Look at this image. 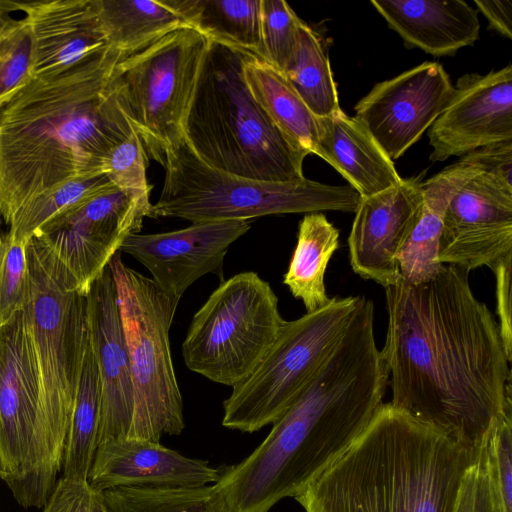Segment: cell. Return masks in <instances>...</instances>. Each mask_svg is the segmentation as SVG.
Returning a JSON list of instances; mask_svg holds the SVG:
<instances>
[{"mask_svg":"<svg viewBox=\"0 0 512 512\" xmlns=\"http://www.w3.org/2000/svg\"><path fill=\"white\" fill-rule=\"evenodd\" d=\"M444 265L431 280L385 288L388 326L381 350L391 404L477 451L512 397L499 325L469 283Z\"/></svg>","mask_w":512,"mask_h":512,"instance_id":"cell-1","label":"cell"},{"mask_svg":"<svg viewBox=\"0 0 512 512\" xmlns=\"http://www.w3.org/2000/svg\"><path fill=\"white\" fill-rule=\"evenodd\" d=\"M388 367L374 305L359 296L332 351L263 442L217 482L231 512H268L295 497L363 432L383 404Z\"/></svg>","mask_w":512,"mask_h":512,"instance_id":"cell-2","label":"cell"},{"mask_svg":"<svg viewBox=\"0 0 512 512\" xmlns=\"http://www.w3.org/2000/svg\"><path fill=\"white\" fill-rule=\"evenodd\" d=\"M125 56L107 46L61 73L33 77L0 107V214L7 226L43 194L104 173L109 152L134 132L110 86Z\"/></svg>","mask_w":512,"mask_h":512,"instance_id":"cell-3","label":"cell"},{"mask_svg":"<svg viewBox=\"0 0 512 512\" xmlns=\"http://www.w3.org/2000/svg\"><path fill=\"white\" fill-rule=\"evenodd\" d=\"M480 449L468 450L383 403L357 439L294 498L305 512H456L463 477Z\"/></svg>","mask_w":512,"mask_h":512,"instance_id":"cell-4","label":"cell"},{"mask_svg":"<svg viewBox=\"0 0 512 512\" xmlns=\"http://www.w3.org/2000/svg\"><path fill=\"white\" fill-rule=\"evenodd\" d=\"M28 291L23 307L38 372L40 414L20 485L24 508H42L62 469L88 334L86 295L37 237L27 242Z\"/></svg>","mask_w":512,"mask_h":512,"instance_id":"cell-5","label":"cell"},{"mask_svg":"<svg viewBox=\"0 0 512 512\" xmlns=\"http://www.w3.org/2000/svg\"><path fill=\"white\" fill-rule=\"evenodd\" d=\"M243 50L210 41L183 122V138L207 165L272 182L304 178L305 150L272 122L243 75Z\"/></svg>","mask_w":512,"mask_h":512,"instance_id":"cell-6","label":"cell"},{"mask_svg":"<svg viewBox=\"0 0 512 512\" xmlns=\"http://www.w3.org/2000/svg\"><path fill=\"white\" fill-rule=\"evenodd\" d=\"M165 179L152 218L191 223L321 211L355 212L361 196L350 185L335 186L302 178L290 182L250 179L203 162L182 138L162 164Z\"/></svg>","mask_w":512,"mask_h":512,"instance_id":"cell-7","label":"cell"},{"mask_svg":"<svg viewBox=\"0 0 512 512\" xmlns=\"http://www.w3.org/2000/svg\"><path fill=\"white\" fill-rule=\"evenodd\" d=\"M108 266L116 285L134 390L129 438L159 442L162 435H178L185 426L169 341L178 303L151 278L128 267L120 251Z\"/></svg>","mask_w":512,"mask_h":512,"instance_id":"cell-8","label":"cell"},{"mask_svg":"<svg viewBox=\"0 0 512 512\" xmlns=\"http://www.w3.org/2000/svg\"><path fill=\"white\" fill-rule=\"evenodd\" d=\"M210 40L191 26L179 27L115 66L110 86L139 136L146 156L161 165L183 138Z\"/></svg>","mask_w":512,"mask_h":512,"instance_id":"cell-9","label":"cell"},{"mask_svg":"<svg viewBox=\"0 0 512 512\" xmlns=\"http://www.w3.org/2000/svg\"><path fill=\"white\" fill-rule=\"evenodd\" d=\"M285 322L267 281L252 271L236 274L194 314L182 344L185 365L233 388L256 369Z\"/></svg>","mask_w":512,"mask_h":512,"instance_id":"cell-10","label":"cell"},{"mask_svg":"<svg viewBox=\"0 0 512 512\" xmlns=\"http://www.w3.org/2000/svg\"><path fill=\"white\" fill-rule=\"evenodd\" d=\"M358 299L333 297L325 306L286 321L256 369L223 402L222 425L252 433L277 420L340 340Z\"/></svg>","mask_w":512,"mask_h":512,"instance_id":"cell-11","label":"cell"},{"mask_svg":"<svg viewBox=\"0 0 512 512\" xmlns=\"http://www.w3.org/2000/svg\"><path fill=\"white\" fill-rule=\"evenodd\" d=\"M145 217H152V211L114 188L69 208L33 237L52 251L87 295L125 239L140 232Z\"/></svg>","mask_w":512,"mask_h":512,"instance_id":"cell-12","label":"cell"},{"mask_svg":"<svg viewBox=\"0 0 512 512\" xmlns=\"http://www.w3.org/2000/svg\"><path fill=\"white\" fill-rule=\"evenodd\" d=\"M453 92L444 67L424 62L374 85L355 105L354 117L394 162L432 126Z\"/></svg>","mask_w":512,"mask_h":512,"instance_id":"cell-13","label":"cell"},{"mask_svg":"<svg viewBox=\"0 0 512 512\" xmlns=\"http://www.w3.org/2000/svg\"><path fill=\"white\" fill-rule=\"evenodd\" d=\"M512 255V186L480 172L461 186L445 211L438 260L491 270Z\"/></svg>","mask_w":512,"mask_h":512,"instance_id":"cell-14","label":"cell"},{"mask_svg":"<svg viewBox=\"0 0 512 512\" xmlns=\"http://www.w3.org/2000/svg\"><path fill=\"white\" fill-rule=\"evenodd\" d=\"M40 414L38 372L24 311L0 327V478L14 495Z\"/></svg>","mask_w":512,"mask_h":512,"instance_id":"cell-15","label":"cell"},{"mask_svg":"<svg viewBox=\"0 0 512 512\" xmlns=\"http://www.w3.org/2000/svg\"><path fill=\"white\" fill-rule=\"evenodd\" d=\"M431 161L462 157L512 140V66L461 76L446 108L428 129Z\"/></svg>","mask_w":512,"mask_h":512,"instance_id":"cell-16","label":"cell"},{"mask_svg":"<svg viewBox=\"0 0 512 512\" xmlns=\"http://www.w3.org/2000/svg\"><path fill=\"white\" fill-rule=\"evenodd\" d=\"M251 228V220L192 223L164 233L132 234L120 252L144 265L151 279L174 302L196 280L219 273L229 247Z\"/></svg>","mask_w":512,"mask_h":512,"instance_id":"cell-17","label":"cell"},{"mask_svg":"<svg viewBox=\"0 0 512 512\" xmlns=\"http://www.w3.org/2000/svg\"><path fill=\"white\" fill-rule=\"evenodd\" d=\"M421 177L402 179L396 186L361 197L348 237L349 260L363 279L384 288L401 279L398 256L419 217Z\"/></svg>","mask_w":512,"mask_h":512,"instance_id":"cell-18","label":"cell"},{"mask_svg":"<svg viewBox=\"0 0 512 512\" xmlns=\"http://www.w3.org/2000/svg\"><path fill=\"white\" fill-rule=\"evenodd\" d=\"M86 309L101 387L98 446L110 439L129 438L134 410L130 361L109 266L90 287Z\"/></svg>","mask_w":512,"mask_h":512,"instance_id":"cell-19","label":"cell"},{"mask_svg":"<svg viewBox=\"0 0 512 512\" xmlns=\"http://www.w3.org/2000/svg\"><path fill=\"white\" fill-rule=\"evenodd\" d=\"M220 476L208 462L157 441L121 438L97 446L87 481L102 492L117 487H202L215 484Z\"/></svg>","mask_w":512,"mask_h":512,"instance_id":"cell-20","label":"cell"},{"mask_svg":"<svg viewBox=\"0 0 512 512\" xmlns=\"http://www.w3.org/2000/svg\"><path fill=\"white\" fill-rule=\"evenodd\" d=\"M30 31L33 77L61 73L108 46L96 0L13 2Z\"/></svg>","mask_w":512,"mask_h":512,"instance_id":"cell-21","label":"cell"},{"mask_svg":"<svg viewBox=\"0 0 512 512\" xmlns=\"http://www.w3.org/2000/svg\"><path fill=\"white\" fill-rule=\"evenodd\" d=\"M408 48L452 56L480 36L477 10L463 0L371 1Z\"/></svg>","mask_w":512,"mask_h":512,"instance_id":"cell-22","label":"cell"},{"mask_svg":"<svg viewBox=\"0 0 512 512\" xmlns=\"http://www.w3.org/2000/svg\"><path fill=\"white\" fill-rule=\"evenodd\" d=\"M322 159L337 170L361 197L396 186L402 180L394 162L364 126L339 109L320 118Z\"/></svg>","mask_w":512,"mask_h":512,"instance_id":"cell-23","label":"cell"},{"mask_svg":"<svg viewBox=\"0 0 512 512\" xmlns=\"http://www.w3.org/2000/svg\"><path fill=\"white\" fill-rule=\"evenodd\" d=\"M480 172L476 165L460 159L423 181L421 211L398 256L403 280L418 284L441 271L444 265L438 253L446 208L455 192Z\"/></svg>","mask_w":512,"mask_h":512,"instance_id":"cell-24","label":"cell"},{"mask_svg":"<svg viewBox=\"0 0 512 512\" xmlns=\"http://www.w3.org/2000/svg\"><path fill=\"white\" fill-rule=\"evenodd\" d=\"M243 75L254 99L272 122L308 154L322 158L321 126L284 73L264 58L243 50Z\"/></svg>","mask_w":512,"mask_h":512,"instance_id":"cell-25","label":"cell"},{"mask_svg":"<svg viewBox=\"0 0 512 512\" xmlns=\"http://www.w3.org/2000/svg\"><path fill=\"white\" fill-rule=\"evenodd\" d=\"M210 41L262 57L261 0H162Z\"/></svg>","mask_w":512,"mask_h":512,"instance_id":"cell-26","label":"cell"},{"mask_svg":"<svg viewBox=\"0 0 512 512\" xmlns=\"http://www.w3.org/2000/svg\"><path fill=\"white\" fill-rule=\"evenodd\" d=\"M339 247V230L321 213H308L299 223L297 243L283 283L306 312L325 306L328 297L324 284L325 271Z\"/></svg>","mask_w":512,"mask_h":512,"instance_id":"cell-27","label":"cell"},{"mask_svg":"<svg viewBox=\"0 0 512 512\" xmlns=\"http://www.w3.org/2000/svg\"><path fill=\"white\" fill-rule=\"evenodd\" d=\"M101 387L89 330L62 461V477L87 481L97 449Z\"/></svg>","mask_w":512,"mask_h":512,"instance_id":"cell-28","label":"cell"},{"mask_svg":"<svg viewBox=\"0 0 512 512\" xmlns=\"http://www.w3.org/2000/svg\"><path fill=\"white\" fill-rule=\"evenodd\" d=\"M96 3L108 46L126 56L187 25L162 0H96Z\"/></svg>","mask_w":512,"mask_h":512,"instance_id":"cell-29","label":"cell"},{"mask_svg":"<svg viewBox=\"0 0 512 512\" xmlns=\"http://www.w3.org/2000/svg\"><path fill=\"white\" fill-rule=\"evenodd\" d=\"M284 75L317 117L341 109L324 38L302 20L298 47Z\"/></svg>","mask_w":512,"mask_h":512,"instance_id":"cell-30","label":"cell"},{"mask_svg":"<svg viewBox=\"0 0 512 512\" xmlns=\"http://www.w3.org/2000/svg\"><path fill=\"white\" fill-rule=\"evenodd\" d=\"M102 512H228L214 484L202 487H117L100 492Z\"/></svg>","mask_w":512,"mask_h":512,"instance_id":"cell-31","label":"cell"},{"mask_svg":"<svg viewBox=\"0 0 512 512\" xmlns=\"http://www.w3.org/2000/svg\"><path fill=\"white\" fill-rule=\"evenodd\" d=\"M114 188L105 172L69 181L18 211L8 225L6 235L27 242L44 225L69 208Z\"/></svg>","mask_w":512,"mask_h":512,"instance_id":"cell-32","label":"cell"},{"mask_svg":"<svg viewBox=\"0 0 512 512\" xmlns=\"http://www.w3.org/2000/svg\"><path fill=\"white\" fill-rule=\"evenodd\" d=\"M13 6L0 1V107L33 78L29 27Z\"/></svg>","mask_w":512,"mask_h":512,"instance_id":"cell-33","label":"cell"},{"mask_svg":"<svg viewBox=\"0 0 512 512\" xmlns=\"http://www.w3.org/2000/svg\"><path fill=\"white\" fill-rule=\"evenodd\" d=\"M301 19L284 0H261L262 58L284 73L296 53Z\"/></svg>","mask_w":512,"mask_h":512,"instance_id":"cell-34","label":"cell"},{"mask_svg":"<svg viewBox=\"0 0 512 512\" xmlns=\"http://www.w3.org/2000/svg\"><path fill=\"white\" fill-rule=\"evenodd\" d=\"M147 159L143 144L134 131L109 152L104 170L117 189L152 211L153 204L150 202L152 187L146 175Z\"/></svg>","mask_w":512,"mask_h":512,"instance_id":"cell-35","label":"cell"},{"mask_svg":"<svg viewBox=\"0 0 512 512\" xmlns=\"http://www.w3.org/2000/svg\"><path fill=\"white\" fill-rule=\"evenodd\" d=\"M490 484L501 512H512V397L484 441Z\"/></svg>","mask_w":512,"mask_h":512,"instance_id":"cell-36","label":"cell"},{"mask_svg":"<svg viewBox=\"0 0 512 512\" xmlns=\"http://www.w3.org/2000/svg\"><path fill=\"white\" fill-rule=\"evenodd\" d=\"M27 242L4 235L0 254V327L12 321L26 302L29 278Z\"/></svg>","mask_w":512,"mask_h":512,"instance_id":"cell-37","label":"cell"},{"mask_svg":"<svg viewBox=\"0 0 512 512\" xmlns=\"http://www.w3.org/2000/svg\"><path fill=\"white\" fill-rule=\"evenodd\" d=\"M42 508V512H102L100 492L88 481L61 477Z\"/></svg>","mask_w":512,"mask_h":512,"instance_id":"cell-38","label":"cell"},{"mask_svg":"<svg viewBox=\"0 0 512 512\" xmlns=\"http://www.w3.org/2000/svg\"><path fill=\"white\" fill-rule=\"evenodd\" d=\"M492 271L496 278V310L499 318V331L508 359L512 356V308H511V279L512 255L500 261Z\"/></svg>","mask_w":512,"mask_h":512,"instance_id":"cell-39","label":"cell"},{"mask_svg":"<svg viewBox=\"0 0 512 512\" xmlns=\"http://www.w3.org/2000/svg\"><path fill=\"white\" fill-rule=\"evenodd\" d=\"M460 159L512 186V140L480 147Z\"/></svg>","mask_w":512,"mask_h":512,"instance_id":"cell-40","label":"cell"},{"mask_svg":"<svg viewBox=\"0 0 512 512\" xmlns=\"http://www.w3.org/2000/svg\"><path fill=\"white\" fill-rule=\"evenodd\" d=\"M474 3L487 19L490 29L508 39H512L511 0H475Z\"/></svg>","mask_w":512,"mask_h":512,"instance_id":"cell-41","label":"cell"},{"mask_svg":"<svg viewBox=\"0 0 512 512\" xmlns=\"http://www.w3.org/2000/svg\"><path fill=\"white\" fill-rule=\"evenodd\" d=\"M1 221H2V218H1V214H0V254H1V249H2V245H3V239H4V235L2 234V231H1Z\"/></svg>","mask_w":512,"mask_h":512,"instance_id":"cell-42","label":"cell"}]
</instances>
